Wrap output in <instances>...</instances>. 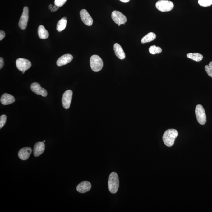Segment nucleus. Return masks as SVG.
<instances>
[{"mask_svg": "<svg viewBox=\"0 0 212 212\" xmlns=\"http://www.w3.org/2000/svg\"><path fill=\"white\" fill-rule=\"evenodd\" d=\"M73 92L71 90L66 91L62 95V106L66 109L69 108L72 99Z\"/></svg>", "mask_w": 212, "mask_h": 212, "instance_id": "9", "label": "nucleus"}, {"mask_svg": "<svg viewBox=\"0 0 212 212\" xmlns=\"http://www.w3.org/2000/svg\"><path fill=\"white\" fill-rule=\"evenodd\" d=\"M59 7H58V6L55 5L54 6H53V7H52V9L51 10V12H54L56 11L57 10L59 9Z\"/></svg>", "mask_w": 212, "mask_h": 212, "instance_id": "28", "label": "nucleus"}, {"mask_svg": "<svg viewBox=\"0 0 212 212\" xmlns=\"http://www.w3.org/2000/svg\"><path fill=\"white\" fill-rule=\"evenodd\" d=\"M67 0H55L54 4L55 5L59 7H62L67 2Z\"/></svg>", "mask_w": 212, "mask_h": 212, "instance_id": "26", "label": "nucleus"}, {"mask_svg": "<svg viewBox=\"0 0 212 212\" xmlns=\"http://www.w3.org/2000/svg\"><path fill=\"white\" fill-rule=\"evenodd\" d=\"M120 25H120V24L118 25L119 26H120Z\"/></svg>", "mask_w": 212, "mask_h": 212, "instance_id": "33", "label": "nucleus"}, {"mask_svg": "<svg viewBox=\"0 0 212 212\" xmlns=\"http://www.w3.org/2000/svg\"><path fill=\"white\" fill-rule=\"evenodd\" d=\"M149 52L152 54H156L160 53L162 52V49L160 47H156V46H151L149 48Z\"/></svg>", "mask_w": 212, "mask_h": 212, "instance_id": "22", "label": "nucleus"}, {"mask_svg": "<svg viewBox=\"0 0 212 212\" xmlns=\"http://www.w3.org/2000/svg\"><path fill=\"white\" fill-rule=\"evenodd\" d=\"M25 71H23V72H22V74H24V73H25Z\"/></svg>", "mask_w": 212, "mask_h": 212, "instance_id": "32", "label": "nucleus"}, {"mask_svg": "<svg viewBox=\"0 0 212 212\" xmlns=\"http://www.w3.org/2000/svg\"><path fill=\"white\" fill-rule=\"evenodd\" d=\"M113 50L119 59H123L125 58V54L124 51L121 46L118 43H115L113 46Z\"/></svg>", "mask_w": 212, "mask_h": 212, "instance_id": "17", "label": "nucleus"}, {"mask_svg": "<svg viewBox=\"0 0 212 212\" xmlns=\"http://www.w3.org/2000/svg\"><path fill=\"white\" fill-rule=\"evenodd\" d=\"M43 142H45V140H44V141H43Z\"/></svg>", "mask_w": 212, "mask_h": 212, "instance_id": "34", "label": "nucleus"}, {"mask_svg": "<svg viewBox=\"0 0 212 212\" xmlns=\"http://www.w3.org/2000/svg\"><path fill=\"white\" fill-rule=\"evenodd\" d=\"M0 100L2 104L8 105L14 102L15 99L12 95L8 94L5 93L1 97Z\"/></svg>", "mask_w": 212, "mask_h": 212, "instance_id": "16", "label": "nucleus"}, {"mask_svg": "<svg viewBox=\"0 0 212 212\" xmlns=\"http://www.w3.org/2000/svg\"><path fill=\"white\" fill-rule=\"evenodd\" d=\"M178 135L177 130L174 129L168 130L164 133L163 136V140L164 144L168 147H171L174 144L176 138Z\"/></svg>", "mask_w": 212, "mask_h": 212, "instance_id": "1", "label": "nucleus"}, {"mask_svg": "<svg viewBox=\"0 0 212 212\" xmlns=\"http://www.w3.org/2000/svg\"><path fill=\"white\" fill-rule=\"evenodd\" d=\"M4 65V61L2 58H0V69H2Z\"/></svg>", "mask_w": 212, "mask_h": 212, "instance_id": "29", "label": "nucleus"}, {"mask_svg": "<svg viewBox=\"0 0 212 212\" xmlns=\"http://www.w3.org/2000/svg\"><path fill=\"white\" fill-rule=\"evenodd\" d=\"M29 18V10L27 7H24L23 12L21 16L19 22V28L22 30L26 29Z\"/></svg>", "mask_w": 212, "mask_h": 212, "instance_id": "7", "label": "nucleus"}, {"mask_svg": "<svg viewBox=\"0 0 212 212\" xmlns=\"http://www.w3.org/2000/svg\"><path fill=\"white\" fill-rule=\"evenodd\" d=\"M198 3L202 7H209L212 5V0H198Z\"/></svg>", "mask_w": 212, "mask_h": 212, "instance_id": "23", "label": "nucleus"}, {"mask_svg": "<svg viewBox=\"0 0 212 212\" xmlns=\"http://www.w3.org/2000/svg\"><path fill=\"white\" fill-rule=\"evenodd\" d=\"M205 69L209 76L212 77V62H210L208 65L205 66Z\"/></svg>", "mask_w": 212, "mask_h": 212, "instance_id": "24", "label": "nucleus"}, {"mask_svg": "<svg viewBox=\"0 0 212 212\" xmlns=\"http://www.w3.org/2000/svg\"><path fill=\"white\" fill-rule=\"evenodd\" d=\"M52 6H52V4H50V5L49 6V9H50V10L52 9V7H52Z\"/></svg>", "mask_w": 212, "mask_h": 212, "instance_id": "31", "label": "nucleus"}, {"mask_svg": "<svg viewBox=\"0 0 212 212\" xmlns=\"http://www.w3.org/2000/svg\"><path fill=\"white\" fill-rule=\"evenodd\" d=\"M187 56L188 58L197 62H199L202 60L203 58L202 55L197 53H189L187 55Z\"/></svg>", "mask_w": 212, "mask_h": 212, "instance_id": "21", "label": "nucleus"}, {"mask_svg": "<svg viewBox=\"0 0 212 212\" xmlns=\"http://www.w3.org/2000/svg\"><path fill=\"white\" fill-rule=\"evenodd\" d=\"M108 187L111 193L115 194L117 192L119 187V180L116 173H110L108 178Z\"/></svg>", "mask_w": 212, "mask_h": 212, "instance_id": "2", "label": "nucleus"}, {"mask_svg": "<svg viewBox=\"0 0 212 212\" xmlns=\"http://www.w3.org/2000/svg\"><path fill=\"white\" fill-rule=\"evenodd\" d=\"M81 18L85 25L88 26H92L93 20L87 10L83 9L80 12Z\"/></svg>", "mask_w": 212, "mask_h": 212, "instance_id": "10", "label": "nucleus"}, {"mask_svg": "<svg viewBox=\"0 0 212 212\" xmlns=\"http://www.w3.org/2000/svg\"><path fill=\"white\" fill-rule=\"evenodd\" d=\"M91 187V184L89 182L83 181L77 186L76 189L80 193H84L90 190Z\"/></svg>", "mask_w": 212, "mask_h": 212, "instance_id": "14", "label": "nucleus"}, {"mask_svg": "<svg viewBox=\"0 0 212 212\" xmlns=\"http://www.w3.org/2000/svg\"><path fill=\"white\" fill-rule=\"evenodd\" d=\"M90 62L92 70L95 72L100 71L104 66L102 59L96 55H94L91 57Z\"/></svg>", "mask_w": 212, "mask_h": 212, "instance_id": "3", "label": "nucleus"}, {"mask_svg": "<svg viewBox=\"0 0 212 212\" xmlns=\"http://www.w3.org/2000/svg\"><path fill=\"white\" fill-rule=\"evenodd\" d=\"M7 117L5 115H2L0 117V128H1L5 124Z\"/></svg>", "mask_w": 212, "mask_h": 212, "instance_id": "25", "label": "nucleus"}, {"mask_svg": "<svg viewBox=\"0 0 212 212\" xmlns=\"http://www.w3.org/2000/svg\"><path fill=\"white\" fill-rule=\"evenodd\" d=\"M156 35L154 33L149 32L142 38L141 43H145L150 42L154 41L156 38Z\"/></svg>", "mask_w": 212, "mask_h": 212, "instance_id": "19", "label": "nucleus"}, {"mask_svg": "<svg viewBox=\"0 0 212 212\" xmlns=\"http://www.w3.org/2000/svg\"><path fill=\"white\" fill-rule=\"evenodd\" d=\"M195 114L198 123L201 125H205L206 122V115L205 110L201 104H198L196 107Z\"/></svg>", "mask_w": 212, "mask_h": 212, "instance_id": "4", "label": "nucleus"}, {"mask_svg": "<svg viewBox=\"0 0 212 212\" xmlns=\"http://www.w3.org/2000/svg\"><path fill=\"white\" fill-rule=\"evenodd\" d=\"M73 57L70 54H66L61 56L57 61L56 63L58 66H62L70 63L72 60Z\"/></svg>", "mask_w": 212, "mask_h": 212, "instance_id": "12", "label": "nucleus"}, {"mask_svg": "<svg viewBox=\"0 0 212 212\" xmlns=\"http://www.w3.org/2000/svg\"><path fill=\"white\" fill-rule=\"evenodd\" d=\"M67 19L64 17L58 22L56 29L58 32H61L66 28L67 24Z\"/></svg>", "mask_w": 212, "mask_h": 212, "instance_id": "20", "label": "nucleus"}, {"mask_svg": "<svg viewBox=\"0 0 212 212\" xmlns=\"http://www.w3.org/2000/svg\"><path fill=\"white\" fill-rule=\"evenodd\" d=\"M45 150V144L43 142H38L34 146L33 150L34 156H39L44 153Z\"/></svg>", "mask_w": 212, "mask_h": 212, "instance_id": "15", "label": "nucleus"}, {"mask_svg": "<svg viewBox=\"0 0 212 212\" xmlns=\"http://www.w3.org/2000/svg\"><path fill=\"white\" fill-rule=\"evenodd\" d=\"M112 18L118 25H124L127 21L126 16L121 12L115 10L112 13Z\"/></svg>", "mask_w": 212, "mask_h": 212, "instance_id": "6", "label": "nucleus"}, {"mask_svg": "<svg viewBox=\"0 0 212 212\" xmlns=\"http://www.w3.org/2000/svg\"><path fill=\"white\" fill-rule=\"evenodd\" d=\"M5 36V32H4L3 31L1 30L0 31V40L1 41L4 38V37Z\"/></svg>", "mask_w": 212, "mask_h": 212, "instance_id": "27", "label": "nucleus"}, {"mask_svg": "<svg viewBox=\"0 0 212 212\" xmlns=\"http://www.w3.org/2000/svg\"><path fill=\"white\" fill-rule=\"evenodd\" d=\"M30 88L32 91L37 95H41L43 97H46L47 95V91L42 88L38 83H32L31 85Z\"/></svg>", "mask_w": 212, "mask_h": 212, "instance_id": "11", "label": "nucleus"}, {"mask_svg": "<svg viewBox=\"0 0 212 212\" xmlns=\"http://www.w3.org/2000/svg\"><path fill=\"white\" fill-rule=\"evenodd\" d=\"M16 65L18 69L21 71H26L30 68L32 64L28 60L24 58H19L16 61Z\"/></svg>", "mask_w": 212, "mask_h": 212, "instance_id": "8", "label": "nucleus"}, {"mask_svg": "<svg viewBox=\"0 0 212 212\" xmlns=\"http://www.w3.org/2000/svg\"><path fill=\"white\" fill-rule=\"evenodd\" d=\"M121 2H124V3H127L129 2L130 0H119Z\"/></svg>", "mask_w": 212, "mask_h": 212, "instance_id": "30", "label": "nucleus"}, {"mask_svg": "<svg viewBox=\"0 0 212 212\" xmlns=\"http://www.w3.org/2000/svg\"><path fill=\"white\" fill-rule=\"evenodd\" d=\"M174 6L173 2L168 0H159L156 4L157 9L162 12L171 11L174 7Z\"/></svg>", "mask_w": 212, "mask_h": 212, "instance_id": "5", "label": "nucleus"}, {"mask_svg": "<svg viewBox=\"0 0 212 212\" xmlns=\"http://www.w3.org/2000/svg\"><path fill=\"white\" fill-rule=\"evenodd\" d=\"M32 152L30 147H24L21 149L18 153V156L22 160H26L29 158Z\"/></svg>", "mask_w": 212, "mask_h": 212, "instance_id": "13", "label": "nucleus"}, {"mask_svg": "<svg viewBox=\"0 0 212 212\" xmlns=\"http://www.w3.org/2000/svg\"><path fill=\"white\" fill-rule=\"evenodd\" d=\"M38 34L39 37L41 39H46L49 37L48 31L45 28L43 25H41L39 27L38 29Z\"/></svg>", "mask_w": 212, "mask_h": 212, "instance_id": "18", "label": "nucleus"}]
</instances>
